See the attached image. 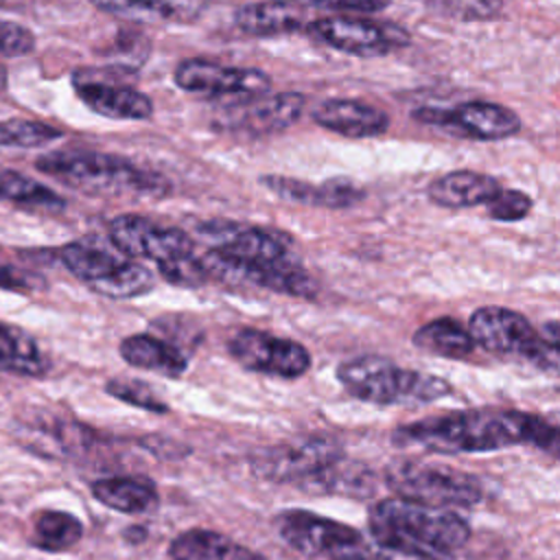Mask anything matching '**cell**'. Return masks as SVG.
Segmentation results:
<instances>
[{
  "label": "cell",
  "instance_id": "cell-1",
  "mask_svg": "<svg viewBox=\"0 0 560 560\" xmlns=\"http://www.w3.org/2000/svg\"><path fill=\"white\" fill-rule=\"evenodd\" d=\"M201 232L212 243L201 254L208 280L228 287H260L273 293L313 300L317 280L293 254V243L276 230L234 221H210Z\"/></svg>",
  "mask_w": 560,
  "mask_h": 560
},
{
  "label": "cell",
  "instance_id": "cell-2",
  "mask_svg": "<svg viewBox=\"0 0 560 560\" xmlns=\"http://www.w3.org/2000/svg\"><path fill=\"white\" fill-rule=\"evenodd\" d=\"M394 442L433 453H492L534 446L560 459V424L518 409H459L398 427Z\"/></svg>",
  "mask_w": 560,
  "mask_h": 560
},
{
  "label": "cell",
  "instance_id": "cell-3",
  "mask_svg": "<svg viewBox=\"0 0 560 560\" xmlns=\"http://www.w3.org/2000/svg\"><path fill=\"white\" fill-rule=\"evenodd\" d=\"M368 529L383 549L438 560L462 549L472 532L455 510L418 503L402 497L376 501L368 512Z\"/></svg>",
  "mask_w": 560,
  "mask_h": 560
},
{
  "label": "cell",
  "instance_id": "cell-4",
  "mask_svg": "<svg viewBox=\"0 0 560 560\" xmlns=\"http://www.w3.org/2000/svg\"><path fill=\"white\" fill-rule=\"evenodd\" d=\"M35 166L48 177L96 197L162 199L171 192V182L160 173L140 168L127 158L94 149L50 151L39 155Z\"/></svg>",
  "mask_w": 560,
  "mask_h": 560
},
{
  "label": "cell",
  "instance_id": "cell-5",
  "mask_svg": "<svg viewBox=\"0 0 560 560\" xmlns=\"http://www.w3.org/2000/svg\"><path fill=\"white\" fill-rule=\"evenodd\" d=\"M337 381L350 396L372 405L431 402L451 392L448 381L400 368L381 354H361L339 363Z\"/></svg>",
  "mask_w": 560,
  "mask_h": 560
},
{
  "label": "cell",
  "instance_id": "cell-6",
  "mask_svg": "<svg viewBox=\"0 0 560 560\" xmlns=\"http://www.w3.org/2000/svg\"><path fill=\"white\" fill-rule=\"evenodd\" d=\"M468 332L475 346L494 357L521 359L545 374L560 376V352L518 311L479 306L468 319Z\"/></svg>",
  "mask_w": 560,
  "mask_h": 560
},
{
  "label": "cell",
  "instance_id": "cell-7",
  "mask_svg": "<svg viewBox=\"0 0 560 560\" xmlns=\"http://www.w3.org/2000/svg\"><path fill=\"white\" fill-rule=\"evenodd\" d=\"M385 481L396 497L435 508H470L483 499L477 477L444 464L402 459L387 468Z\"/></svg>",
  "mask_w": 560,
  "mask_h": 560
},
{
  "label": "cell",
  "instance_id": "cell-8",
  "mask_svg": "<svg viewBox=\"0 0 560 560\" xmlns=\"http://www.w3.org/2000/svg\"><path fill=\"white\" fill-rule=\"evenodd\" d=\"M61 265L88 289L112 300H131L153 289L155 276L140 262L105 249L68 243L59 249Z\"/></svg>",
  "mask_w": 560,
  "mask_h": 560
},
{
  "label": "cell",
  "instance_id": "cell-9",
  "mask_svg": "<svg viewBox=\"0 0 560 560\" xmlns=\"http://www.w3.org/2000/svg\"><path fill=\"white\" fill-rule=\"evenodd\" d=\"M273 525L291 549L313 560H365L370 553L359 529L308 510H284Z\"/></svg>",
  "mask_w": 560,
  "mask_h": 560
},
{
  "label": "cell",
  "instance_id": "cell-10",
  "mask_svg": "<svg viewBox=\"0 0 560 560\" xmlns=\"http://www.w3.org/2000/svg\"><path fill=\"white\" fill-rule=\"evenodd\" d=\"M343 459V448L328 435H304L265 446L252 455L258 477L273 483H304L319 479L328 468Z\"/></svg>",
  "mask_w": 560,
  "mask_h": 560
},
{
  "label": "cell",
  "instance_id": "cell-11",
  "mask_svg": "<svg viewBox=\"0 0 560 560\" xmlns=\"http://www.w3.org/2000/svg\"><path fill=\"white\" fill-rule=\"evenodd\" d=\"M112 245L127 258L149 260L158 271L195 256L192 238L173 225L140 214H118L107 225Z\"/></svg>",
  "mask_w": 560,
  "mask_h": 560
},
{
  "label": "cell",
  "instance_id": "cell-12",
  "mask_svg": "<svg viewBox=\"0 0 560 560\" xmlns=\"http://www.w3.org/2000/svg\"><path fill=\"white\" fill-rule=\"evenodd\" d=\"M306 31L322 44L352 57H385L409 46V33L398 24L372 22L354 15H328L311 20Z\"/></svg>",
  "mask_w": 560,
  "mask_h": 560
},
{
  "label": "cell",
  "instance_id": "cell-13",
  "mask_svg": "<svg viewBox=\"0 0 560 560\" xmlns=\"http://www.w3.org/2000/svg\"><path fill=\"white\" fill-rule=\"evenodd\" d=\"M411 118L468 140H503L521 131V116L492 101H466L455 107H418Z\"/></svg>",
  "mask_w": 560,
  "mask_h": 560
},
{
  "label": "cell",
  "instance_id": "cell-14",
  "mask_svg": "<svg viewBox=\"0 0 560 560\" xmlns=\"http://www.w3.org/2000/svg\"><path fill=\"white\" fill-rule=\"evenodd\" d=\"M228 350L245 370L265 376L289 381L304 376L311 368V352L300 341L258 328L236 330L228 341Z\"/></svg>",
  "mask_w": 560,
  "mask_h": 560
},
{
  "label": "cell",
  "instance_id": "cell-15",
  "mask_svg": "<svg viewBox=\"0 0 560 560\" xmlns=\"http://www.w3.org/2000/svg\"><path fill=\"white\" fill-rule=\"evenodd\" d=\"M304 105L306 98L300 92L243 96L221 107L219 127L247 136L280 133L302 118Z\"/></svg>",
  "mask_w": 560,
  "mask_h": 560
},
{
  "label": "cell",
  "instance_id": "cell-16",
  "mask_svg": "<svg viewBox=\"0 0 560 560\" xmlns=\"http://www.w3.org/2000/svg\"><path fill=\"white\" fill-rule=\"evenodd\" d=\"M173 81L184 92L203 96H256L271 88V77L258 68L223 66L210 59H184L173 70Z\"/></svg>",
  "mask_w": 560,
  "mask_h": 560
},
{
  "label": "cell",
  "instance_id": "cell-17",
  "mask_svg": "<svg viewBox=\"0 0 560 560\" xmlns=\"http://www.w3.org/2000/svg\"><path fill=\"white\" fill-rule=\"evenodd\" d=\"M72 85L83 105L94 114L114 120H147L153 114V101L107 70L81 68L72 74Z\"/></svg>",
  "mask_w": 560,
  "mask_h": 560
},
{
  "label": "cell",
  "instance_id": "cell-18",
  "mask_svg": "<svg viewBox=\"0 0 560 560\" xmlns=\"http://www.w3.org/2000/svg\"><path fill=\"white\" fill-rule=\"evenodd\" d=\"M311 118L322 129L343 138H374L389 129V116L359 98H326Z\"/></svg>",
  "mask_w": 560,
  "mask_h": 560
},
{
  "label": "cell",
  "instance_id": "cell-19",
  "mask_svg": "<svg viewBox=\"0 0 560 560\" xmlns=\"http://www.w3.org/2000/svg\"><path fill=\"white\" fill-rule=\"evenodd\" d=\"M234 26L249 37H276L306 31V9L295 0H256L236 9Z\"/></svg>",
  "mask_w": 560,
  "mask_h": 560
},
{
  "label": "cell",
  "instance_id": "cell-20",
  "mask_svg": "<svg viewBox=\"0 0 560 560\" xmlns=\"http://www.w3.org/2000/svg\"><path fill=\"white\" fill-rule=\"evenodd\" d=\"M503 186L492 175L479 171H448L433 179L427 188L431 203L440 208H475L486 206Z\"/></svg>",
  "mask_w": 560,
  "mask_h": 560
},
{
  "label": "cell",
  "instance_id": "cell-21",
  "mask_svg": "<svg viewBox=\"0 0 560 560\" xmlns=\"http://www.w3.org/2000/svg\"><path fill=\"white\" fill-rule=\"evenodd\" d=\"M96 9L138 22H173V24H192L197 22L210 0H90Z\"/></svg>",
  "mask_w": 560,
  "mask_h": 560
},
{
  "label": "cell",
  "instance_id": "cell-22",
  "mask_svg": "<svg viewBox=\"0 0 560 560\" xmlns=\"http://www.w3.org/2000/svg\"><path fill=\"white\" fill-rule=\"evenodd\" d=\"M171 560H267L262 553L236 542L234 538L195 527L175 536L168 545Z\"/></svg>",
  "mask_w": 560,
  "mask_h": 560
},
{
  "label": "cell",
  "instance_id": "cell-23",
  "mask_svg": "<svg viewBox=\"0 0 560 560\" xmlns=\"http://www.w3.org/2000/svg\"><path fill=\"white\" fill-rule=\"evenodd\" d=\"M118 352L129 365L149 370V372H158L168 378L182 376L188 368V359L175 343L160 339L155 335H149V332H138V335L125 337L118 346Z\"/></svg>",
  "mask_w": 560,
  "mask_h": 560
},
{
  "label": "cell",
  "instance_id": "cell-24",
  "mask_svg": "<svg viewBox=\"0 0 560 560\" xmlns=\"http://www.w3.org/2000/svg\"><path fill=\"white\" fill-rule=\"evenodd\" d=\"M92 497L105 508L122 514H142L158 505L155 486L144 477H103L92 481Z\"/></svg>",
  "mask_w": 560,
  "mask_h": 560
},
{
  "label": "cell",
  "instance_id": "cell-25",
  "mask_svg": "<svg viewBox=\"0 0 560 560\" xmlns=\"http://www.w3.org/2000/svg\"><path fill=\"white\" fill-rule=\"evenodd\" d=\"M413 346L444 359H468L475 352V341L468 332V326L459 324L453 317H435L427 324H422L413 337Z\"/></svg>",
  "mask_w": 560,
  "mask_h": 560
},
{
  "label": "cell",
  "instance_id": "cell-26",
  "mask_svg": "<svg viewBox=\"0 0 560 560\" xmlns=\"http://www.w3.org/2000/svg\"><path fill=\"white\" fill-rule=\"evenodd\" d=\"M48 365L50 363L35 337L13 324L0 322V372L18 376H44Z\"/></svg>",
  "mask_w": 560,
  "mask_h": 560
},
{
  "label": "cell",
  "instance_id": "cell-27",
  "mask_svg": "<svg viewBox=\"0 0 560 560\" xmlns=\"http://www.w3.org/2000/svg\"><path fill=\"white\" fill-rule=\"evenodd\" d=\"M0 199L11 201L31 212L57 214L66 210V199L61 195L31 179L28 175L11 168H0Z\"/></svg>",
  "mask_w": 560,
  "mask_h": 560
},
{
  "label": "cell",
  "instance_id": "cell-28",
  "mask_svg": "<svg viewBox=\"0 0 560 560\" xmlns=\"http://www.w3.org/2000/svg\"><path fill=\"white\" fill-rule=\"evenodd\" d=\"M83 536L81 521L63 510H42L33 516L31 542L42 551H66Z\"/></svg>",
  "mask_w": 560,
  "mask_h": 560
},
{
  "label": "cell",
  "instance_id": "cell-29",
  "mask_svg": "<svg viewBox=\"0 0 560 560\" xmlns=\"http://www.w3.org/2000/svg\"><path fill=\"white\" fill-rule=\"evenodd\" d=\"M63 136L61 129L46 125L42 120H26V118H9L0 120V149L15 147V149H35L52 144Z\"/></svg>",
  "mask_w": 560,
  "mask_h": 560
},
{
  "label": "cell",
  "instance_id": "cell-30",
  "mask_svg": "<svg viewBox=\"0 0 560 560\" xmlns=\"http://www.w3.org/2000/svg\"><path fill=\"white\" fill-rule=\"evenodd\" d=\"M105 392L127 405L140 407L144 411L153 413H166L168 405L153 392V387L144 381L138 378H127V376H116L105 383Z\"/></svg>",
  "mask_w": 560,
  "mask_h": 560
},
{
  "label": "cell",
  "instance_id": "cell-31",
  "mask_svg": "<svg viewBox=\"0 0 560 560\" xmlns=\"http://www.w3.org/2000/svg\"><path fill=\"white\" fill-rule=\"evenodd\" d=\"M260 184L280 199L302 203V206L324 208V186L322 184L315 186V184H308V182H302L295 177H287V175H262Z\"/></svg>",
  "mask_w": 560,
  "mask_h": 560
},
{
  "label": "cell",
  "instance_id": "cell-32",
  "mask_svg": "<svg viewBox=\"0 0 560 560\" xmlns=\"http://www.w3.org/2000/svg\"><path fill=\"white\" fill-rule=\"evenodd\" d=\"M435 11L457 22H488L503 13V0H433Z\"/></svg>",
  "mask_w": 560,
  "mask_h": 560
},
{
  "label": "cell",
  "instance_id": "cell-33",
  "mask_svg": "<svg viewBox=\"0 0 560 560\" xmlns=\"http://www.w3.org/2000/svg\"><path fill=\"white\" fill-rule=\"evenodd\" d=\"M486 214L494 221L501 223H514L525 219L532 208H534V199L516 188H501L486 206Z\"/></svg>",
  "mask_w": 560,
  "mask_h": 560
},
{
  "label": "cell",
  "instance_id": "cell-34",
  "mask_svg": "<svg viewBox=\"0 0 560 560\" xmlns=\"http://www.w3.org/2000/svg\"><path fill=\"white\" fill-rule=\"evenodd\" d=\"M35 50V35L15 22L0 20V57H24Z\"/></svg>",
  "mask_w": 560,
  "mask_h": 560
},
{
  "label": "cell",
  "instance_id": "cell-35",
  "mask_svg": "<svg viewBox=\"0 0 560 560\" xmlns=\"http://www.w3.org/2000/svg\"><path fill=\"white\" fill-rule=\"evenodd\" d=\"M44 278L24 269H18L15 265L0 260V289L9 291H35L44 287Z\"/></svg>",
  "mask_w": 560,
  "mask_h": 560
},
{
  "label": "cell",
  "instance_id": "cell-36",
  "mask_svg": "<svg viewBox=\"0 0 560 560\" xmlns=\"http://www.w3.org/2000/svg\"><path fill=\"white\" fill-rule=\"evenodd\" d=\"M295 2L328 7L335 11H350V13H376L389 4V0H295Z\"/></svg>",
  "mask_w": 560,
  "mask_h": 560
},
{
  "label": "cell",
  "instance_id": "cell-37",
  "mask_svg": "<svg viewBox=\"0 0 560 560\" xmlns=\"http://www.w3.org/2000/svg\"><path fill=\"white\" fill-rule=\"evenodd\" d=\"M540 335L545 337L547 343H551L558 352H560V322H547L540 330Z\"/></svg>",
  "mask_w": 560,
  "mask_h": 560
},
{
  "label": "cell",
  "instance_id": "cell-38",
  "mask_svg": "<svg viewBox=\"0 0 560 560\" xmlns=\"http://www.w3.org/2000/svg\"><path fill=\"white\" fill-rule=\"evenodd\" d=\"M129 542H140V540H144L147 538V529L144 527H140V525H133V527H129V529H125V534H122Z\"/></svg>",
  "mask_w": 560,
  "mask_h": 560
},
{
  "label": "cell",
  "instance_id": "cell-39",
  "mask_svg": "<svg viewBox=\"0 0 560 560\" xmlns=\"http://www.w3.org/2000/svg\"><path fill=\"white\" fill-rule=\"evenodd\" d=\"M7 83H9V72H7V66L0 63V92L7 90Z\"/></svg>",
  "mask_w": 560,
  "mask_h": 560
}]
</instances>
